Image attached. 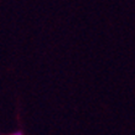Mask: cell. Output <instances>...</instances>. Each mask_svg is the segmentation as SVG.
I'll use <instances>...</instances> for the list:
<instances>
[{"mask_svg":"<svg viewBox=\"0 0 135 135\" xmlns=\"http://www.w3.org/2000/svg\"><path fill=\"white\" fill-rule=\"evenodd\" d=\"M12 135H22V134H21L20 131H17V133H14V134H12Z\"/></svg>","mask_w":135,"mask_h":135,"instance_id":"1","label":"cell"}]
</instances>
